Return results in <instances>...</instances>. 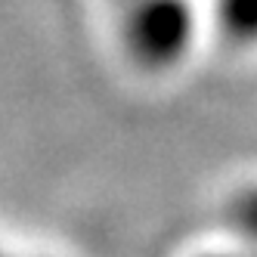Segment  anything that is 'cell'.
I'll list each match as a JSON object with an SVG mask.
<instances>
[{"label":"cell","mask_w":257,"mask_h":257,"mask_svg":"<svg viewBox=\"0 0 257 257\" xmlns=\"http://www.w3.org/2000/svg\"><path fill=\"white\" fill-rule=\"evenodd\" d=\"M121 13L127 53L143 68H171L192 47L195 13L189 0H134Z\"/></svg>","instance_id":"cell-1"},{"label":"cell","mask_w":257,"mask_h":257,"mask_svg":"<svg viewBox=\"0 0 257 257\" xmlns=\"http://www.w3.org/2000/svg\"><path fill=\"white\" fill-rule=\"evenodd\" d=\"M217 19L229 41H257V0H217Z\"/></svg>","instance_id":"cell-2"},{"label":"cell","mask_w":257,"mask_h":257,"mask_svg":"<svg viewBox=\"0 0 257 257\" xmlns=\"http://www.w3.org/2000/svg\"><path fill=\"white\" fill-rule=\"evenodd\" d=\"M229 223L238 229V235L254 238V242H257V186L238 192L232 198V205H229Z\"/></svg>","instance_id":"cell-3"},{"label":"cell","mask_w":257,"mask_h":257,"mask_svg":"<svg viewBox=\"0 0 257 257\" xmlns=\"http://www.w3.org/2000/svg\"><path fill=\"white\" fill-rule=\"evenodd\" d=\"M127 4H134V0H118V7H127Z\"/></svg>","instance_id":"cell-4"}]
</instances>
